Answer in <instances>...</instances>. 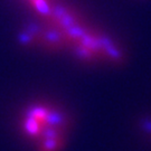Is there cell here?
I'll list each match as a JSON object with an SVG mask.
<instances>
[]
</instances>
